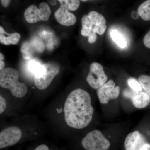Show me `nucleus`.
<instances>
[{
    "label": "nucleus",
    "instance_id": "f257e3e1",
    "mask_svg": "<svg viewBox=\"0 0 150 150\" xmlns=\"http://www.w3.org/2000/svg\"><path fill=\"white\" fill-rule=\"evenodd\" d=\"M64 110L68 126L76 129L86 128L92 120L94 112L89 93L81 88L73 90L66 98Z\"/></svg>",
    "mask_w": 150,
    "mask_h": 150
},
{
    "label": "nucleus",
    "instance_id": "f03ea898",
    "mask_svg": "<svg viewBox=\"0 0 150 150\" xmlns=\"http://www.w3.org/2000/svg\"><path fill=\"white\" fill-rule=\"evenodd\" d=\"M81 23V34L83 36L88 37V42L91 43L96 41V33L102 35L107 28L105 18L95 11H91L88 14L84 15Z\"/></svg>",
    "mask_w": 150,
    "mask_h": 150
},
{
    "label": "nucleus",
    "instance_id": "7ed1b4c3",
    "mask_svg": "<svg viewBox=\"0 0 150 150\" xmlns=\"http://www.w3.org/2000/svg\"><path fill=\"white\" fill-rule=\"evenodd\" d=\"M18 72L15 69L6 68L0 72V86L10 91L14 96L22 98L26 95L28 88L26 85L19 81Z\"/></svg>",
    "mask_w": 150,
    "mask_h": 150
},
{
    "label": "nucleus",
    "instance_id": "20e7f679",
    "mask_svg": "<svg viewBox=\"0 0 150 150\" xmlns=\"http://www.w3.org/2000/svg\"><path fill=\"white\" fill-rule=\"evenodd\" d=\"M60 71L59 65L54 63L43 64L34 74V83L40 90L48 87Z\"/></svg>",
    "mask_w": 150,
    "mask_h": 150
},
{
    "label": "nucleus",
    "instance_id": "39448f33",
    "mask_svg": "<svg viewBox=\"0 0 150 150\" xmlns=\"http://www.w3.org/2000/svg\"><path fill=\"white\" fill-rule=\"evenodd\" d=\"M81 144L86 150H108L110 147V143L101 131L96 129L83 137Z\"/></svg>",
    "mask_w": 150,
    "mask_h": 150
},
{
    "label": "nucleus",
    "instance_id": "423d86ee",
    "mask_svg": "<svg viewBox=\"0 0 150 150\" xmlns=\"http://www.w3.org/2000/svg\"><path fill=\"white\" fill-rule=\"evenodd\" d=\"M51 11L47 3H40L39 8L35 5H31L25 11V19L28 23H34L40 21H47L49 19Z\"/></svg>",
    "mask_w": 150,
    "mask_h": 150
},
{
    "label": "nucleus",
    "instance_id": "0eeeda50",
    "mask_svg": "<svg viewBox=\"0 0 150 150\" xmlns=\"http://www.w3.org/2000/svg\"><path fill=\"white\" fill-rule=\"evenodd\" d=\"M124 147L125 150H150V143L144 134L135 130L126 136Z\"/></svg>",
    "mask_w": 150,
    "mask_h": 150
},
{
    "label": "nucleus",
    "instance_id": "6e6552de",
    "mask_svg": "<svg viewBox=\"0 0 150 150\" xmlns=\"http://www.w3.org/2000/svg\"><path fill=\"white\" fill-rule=\"evenodd\" d=\"M107 80L102 65L97 62L92 63L86 77L87 82L92 88L98 89L107 82Z\"/></svg>",
    "mask_w": 150,
    "mask_h": 150
},
{
    "label": "nucleus",
    "instance_id": "1a4fd4ad",
    "mask_svg": "<svg viewBox=\"0 0 150 150\" xmlns=\"http://www.w3.org/2000/svg\"><path fill=\"white\" fill-rule=\"evenodd\" d=\"M121 88L115 86L112 80H110L97 89V93L100 102L107 104L110 100L117 99L120 95Z\"/></svg>",
    "mask_w": 150,
    "mask_h": 150
},
{
    "label": "nucleus",
    "instance_id": "9d476101",
    "mask_svg": "<svg viewBox=\"0 0 150 150\" xmlns=\"http://www.w3.org/2000/svg\"><path fill=\"white\" fill-rule=\"evenodd\" d=\"M22 132L18 127L11 126L3 129L0 133V149L15 144L21 140Z\"/></svg>",
    "mask_w": 150,
    "mask_h": 150
},
{
    "label": "nucleus",
    "instance_id": "9b49d317",
    "mask_svg": "<svg viewBox=\"0 0 150 150\" xmlns=\"http://www.w3.org/2000/svg\"><path fill=\"white\" fill-rule=\"evenodd\" d=\"M123 94V96L131 100L134 107L138 109L145 108L150 104V96L145 91L135 92L125 89Z\"/></svg>",
    "mask_w": 150,
    "mask_h": 150
},
{
    "label": "nucleus",
    "instance_id": "f8f14e48",
    "mask_svg": "<svg viewBox=\"0 0 150 150\" xmlns=\"http://www.w3.org/2000/svg\"><path fill=\"white\" fill-rule=\"evenodd\" d=\"M54 16L59 23L64 26H71L76 22V18L74 15L61 6L55 12Z\"/></svg>",
    "mask_w": 150,
    "mask_h": 150
},
{
    "label": "nucleus",
    "instance_id": "ddd939ff",
    "mask_svg": "<svg viewBox=\"0 0 150 150\" xmlns=\"http://www.w3.org/2000/svg\"><path fill=\"white\" fill-rule=\"evenodd\" d=\"M138 13L142 19L150 21V0L145 1L139 6Z\"/></svg>",
    "mask_w": 150,
    "mask_h": 150
},
{
    "label": "nucleus",
    "instance_id": "4468645a",
    "mask_svg": "<svg viewBox=\"0 0 150 150\" xmlns=\"http://www.w3.org/2000/svg\"><path fill=\"white\" fill-rule=\"evenodd\" d=\"M8 36L6 37L4 35H0V43L6 45L10 44H16L20 38L21 35L18 33L15 32L8 34Z\"/></svg>",
    "mask_w": 150,
    "mask_h": 150
},
{
    "label": "nucleus",
    "instance_id": "2eb2a0df",
    "mask_svg": "<svg viewBox=\"0 0 150 150\" xmlns=\"http://www.w3.org/2000/svg\"><path fill=\"white\" fill-rule=\"evenodd\" d=\"M59 1L61 6L71 11L77 10L80 5V1L78 0H59Z\"/></svg>",
    "mask_w": 150,
    "mask_h": 150
},
{
    "label": "nucleus",
    "instance_id": "dca6fc26",
    "mask_svg": "<svg viewBox=\"0 0 150 150\" xmlns=\"http://www.w3.org/2000/svg\"><path fill=\"white\" fill-rule=\"evenodd\" d=\"M112 40L121 48H125L127 45L126 40L117 30H113L110 32Z\"/></svg>",
    "mask_w": 150,
    "mask_h": 150
},
{
    "label": "nucleus",
    "instance_id": "f3484780",
    "mask_svg": "<svg viewBox=\"0 0 150 150\" xmlns=\"http://www.w3.org/2000/svg\"><path fill=\"white\" fill-rule=\"evenodd\" d=\"M142 88L150 96V76L147 75H142L138 79Z\"/></svg>",
    "mask_w": 150,
    "mask_h": 150
},
{
    "label": "nucleus",
    "instance_id": "a211bd4d",
    "mask_svg": "<svg viewBox=\"0 0 150 150\" xmlns=\"http://www.w3.org/2000/svg\"><path fill=\"white\" fill-rule=\"evenodd\" d=\"M127 83L133 91L140 92L143 90V88L139 81H137L135 78H129L127 80Z\"/></svg>",
    "mask_w": 150,
    "mask_h": 150
},
{
    "label": "nucleus",
    "instance_id": "6ab92c4d",
    "mask_svg": "<svg viewBox=\"0 0 150 150\" xmlns=\"http://www.w3.org/2000/svg\"><path fill=\"white\" fill-rule=\"evenodd\" d=\"M42 64L38 61H31L29 62L28 65V69L31 72L35 74L37 71L42 66Z\"/></svg>",
    "mask_w": 150,
    "mask_h": 150
},
{
    "label": "nucleus",
    "instance_id": "aec40b11",
    "mask_svg": "<svg viewBox=\"0 0 150 150\" xmlns=\"http://www.w3.org/2000/svg\"><path fill=\"white\" fill-rule=\"evenodd\" d=\"M6 106V102L5 99L1 96H0V113L2 114L4 112Z\"/></svg>",
    "mask_w": 150,
    "mask_h": 150
},
{
    "label": "nucleus",
    "instance_id": "412c9836",
    "mask_svg": "<svg viewBox=\"0 0 150 150\" xmlns=\"http://www.w3.org/2000/svg\"><path fill=\"white\" fill-rule=\"evenodd\" d=\"M143 41L145 46L150 48V30L145 35Z\"/></svg>",
    "mask_w": 150,
    "mask_h": 150
},
{
    "label": "nucleus",
    "instance_id": "4be33fe9",
    "mask_svg": "<svg viewBox=\"0 0 150 150\" xmlns=\"http://www.w3.org/2000/svg\"><path fill=\"white\" fill-rule=\"evenodd\" d=\"M4 58V57L3 54L1 53H0V70L1 71L4 69V67L5 65L4 62L3 61Z\"/></svg>",
    "mask_w": 150,
    "mask_h": 150
},
{
    "label": "nucleus",
    "instance_id": "5701e85b",
    "mask_svg": "<svg viewBox=\"0 0 150 150\" xmlns=\"http://www.w3.org/2000/svg\"><path fill=\"white\" fill-rule=\"evenodd\" d=\"M34 150H49L48 146L45 144L39 145Z\"/></svg>",
    "mask_w": 150,
    "mask_h": 150
},
{
    "label": "nucleus",
    "instance_id": "b1692460",
    "mask_svg": "<svg viewBox=\"0 0 150 150\" xmlns=\"http://www.w3.org/2000/svg\"><path fill=\"white\" fill-rule=\"evenodd\" d=\"M131 16L134 19L137 20L139 18L140 16L138 13V12L133 11L131 12Z\"/></svg>",
    "mask_w": 150,
    "mask_h": 150
},
{
    "label": "nucleus",
    "instance_id": "393cba45",
    "mask_svg": "<svg viewBox=\"0 0 150 150\" xmlns=\"http://www.w3.org/2000/svg\"><path fill=\"white\" fill-rule=\"evenodd\" d=\"M10 1H8V0H2V1H1L2 5L4 7H7L9 5V4Z\"/></svg>",
    "mask_w": 150,
    "mask_h": 150
},
{
    "label": "nucleus",
    "instance_id": "a878e982",
    "mask_svg": "<svg viewBox=\"0 0 150 150\" xmlns=\"http://www.w3.org/2000/svg\"><path fill=\"white\" fill-rule=\"evenodd\" d=\"M50 1L51 4L52 5H55L56 3V1Z\"/></svg>",
    "mask_w": 150,
    "mask_h": 150
}]
</instances>
